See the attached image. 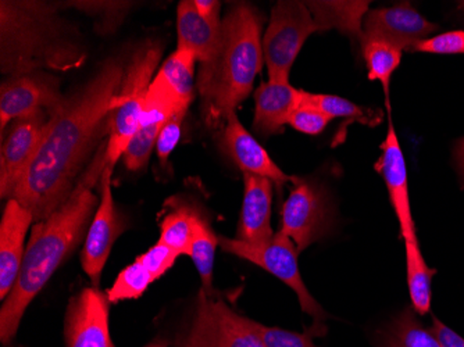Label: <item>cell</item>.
<instances>
[{"instance_id":"1","label":"cell","mask_w":464,"mask_h":347,"mask_svg":"<svg viewBox=\"0 0 464 347\" xmlns=\"http://www.w3.org/2000/svg\"><path fill=\"white\" fill-rule=\"evenodd\" d=\"M124 72L121 59L106 60L52 114L45 138L12 198L31 211L36 223L49 218L67 202L88 161L104 142L102 138L111 134L114 99Z\"/></svg>"},{"instance_id":"2","label":"cell","mask_w":464,"mask_h":347,"mask_svg":"<svg viewBox=\"0 0 464 347\" xmlns=\"http://www.w3.org/2000/svg\"><path fill=\"white\" fill-rule=\"evenodd\" d=\"M106 164L108 140L99 146L67 202L49 218L34 226L20 275L0 310L2 343L9 344L14 339L31 302L45 288L57 268L66 262L90 229L93 211L98 206L93 189L101 182Z\"/></svg>"},{"instance_id":"3","label":"cell","mask_w":464,"mask_h":347,"mask_svg":"<svg viewBox=\"0 0 464 347\" xmlns=\"http://www.w3.org/2000/svg\"><path fill=\"white\" fill-rule=\"evenodd\" d=\"M263 24L256 6L237 4L221 21L218 53L199 64L197 90L203 121L210 130H223L229 114L246 101L263 70Z\"/></svg>"},{"instance_id":"4","label":"cell","mask_w":464,"mask_h":347,"mask_svg":"<svg viewBox=\"0 0 464 347\" xmlns=\"http://www.w3.org/2000/svg\"><path fill=\"white\" fill-rule=\"evenodd\" d=\"M48 2H0V60L6 75L69 72L85 62L77 30Z\"/></svg>"},{"instance_id":"5","label":"cell","mask_w":464,"mask_h":347,"mask_svg":"<svg viewBox=\"0 0 464 347\" xmlns=\"http://www.w3.org/2000/svg\"><path fill=\"white\" fill-rule=\"evenodd\" d=\"M163 46L159 41H146L125 64L124 78L114 99L108 140V164L116 167L140 128V114L150 91Z\"/></svg>"},{"instance_id":"6","label":"cell","mask_w":464,"mask_h":347,"mask_svg":"<svg viewBox=\"0 0 464 347\" xmlns=\"http://www.w3.org/2000/svg\"><path fill=\"white\" fill-rule=\"evenodd\" d=\"M317 31L319 25L304 2L288 0L273 7L262 42L268 81L289 82L295 60L307 38Z\"/></svg>"},{"instance_id":"7","label":"cell","mask_w":464,"mask_h":347,"mask_svg":"<svg viewBox=\"0 0 464 347\" xmlns=\"http://www.w3.org/2000/svg\"><path fill=\"white\" fill-rule=\"evenodd\" d=\"M218 245L223 252L259 265L263 270L283 281L296 294L302 310L306 314L312 315L315 323H320L327 317L323 307L315 302L309 289L304 286L301 271H299V252L288 236L278 231L270 242L262 245L246 244L239 239L218 236Z\"/></svg>"},{"instance_id":"8","label":"cell","mask_w":464,"mask_h":347,"mask_svg":"<svg viewBox=\"0 0 464 347\" xmlns=\"http://www.w3.org/2000/svg\"><path fill=\"white\" fill-rule=\"evenodd\" d=\"M179 347H266L250 318L239 315L215 294L200 291L197 309Z\"/></svg>"},{"instance_id":"9","label":"cell","mask_w":464,"mask_h":347,"mask_svg":"<svg viewBox=\"0 0 464 347\" xmlns=\"http://www.w3.org/2000/svg\"><path fill=\"white\" fill-rule=\"evenodd\" d=\"M295 188L281 207V234L294 242L298 252L320 241L330 232L333 213L328 193L309 179H295Z\"/></svg>"},{"instance_id":"10","label":"cell","mask_w":464,"mask_h":347,"mask_svg":"<svg viewBox=\"0 0 464 347\" xmlns=\"http://www.w3.org/2000/svg\"><path fill=\"white\" fill-rule=\"evenodd\" d=\"M64 98L59 78L49 72L7 75L0 86V130L4 132L14 120L42 111L53 114Z\"/></svg>"},{"instance_id":"11","label":"cell","mask_w":464,"mask_h":347,"mask_svg":"<svg viewBox=\"0 0 464 347\" xmlns=\"http://www.w3.org/2000/svg\"><path fill=\"white\" fill-rule=\"evenodd\" d=\"M113 169V166L106 164L102 172L101 182H99L101 199H99L98 208L91 221L87 239H85V245L81 253V265H82L83 271L90 276L96 288L101 284L102 273H103L104 265L108 263L114 242L127 228L121 216L117 211L113 193H111Z\"/></svg>"},{"instance_id":"12","label":"cell","mask_w":464,"mask_h":347,"mask_svg":"<svg viewBox=\"0 0 464 347\" xmlns=\"http://www.w3.org/2000/svg\"><path fill=\"white\" fill-rule=\"evenodd\" d=\"M52 113L42 111L35 116L14 120L2 143L0 155V192L2 199H12L18 181L30 166L45 138Z\"/></svg>"},{"instance_id":"13","label":"cell","mask_w":464,"mask_h":347,"mask_svg":"<svg viewBox=\"0 0 464 347\" xmlns=\"http://www.w3.org/2000/svg\"><path fill=\"white\" fill-rule=\"evenodd\" d=\"M109 300L99 288H83L70 299L64 320L67 347H114L109 328Z\"/></svg>"},{"instance_id":"14","label":"cell","mask_w":464,"mask_h":347,"mask_svg":"<svg viewBox=\"0 0 464 347\" xmlns=\"http://www.w3.org/2000/svg\"><path fill=\"white\" fill-rule=\"evenodd\" d=\"M181 107L188 106L179 103L173 91L155 75L143 104L140 128L122 156L125 166L130 171H140L145 169L152 155L153 148H156L161 128L166 124L167 120L170 119Z\"/></svg>"},{"instance_id":"15","label":"cell","mask_w":464,"mask_h":347,"mask_svg":"<svg viewBox=\"0 0 464 347\" xmlns=\"http://www.w3.org/2000/svg\"><path fill=\"white\" fill-rule=\"evenodd\" d=\"M435 31L438 25L430 23L411 4H401L369 10L364 17L362 38L382 39L402 52H413L419 42L430 38Z\"/></svg>"},{"instance_id":"16","label":"cell","mask_w":464,"mask_h":347,"mask_svg":"<svg viewBox=\"0 0 464 347\" xmlns=\"http://www.w3.org/2000/svg\"><path fill=\"white\" fill-rule=\"evenodd\" d=\"M221 150L237 164L242 174H253L270 179L276 187L283 188L296 178L286 176L285 172L274 163L266 149L256 138L247 131L239 121L237 111L229 114L221 130Z\"/></svg>"},{"instance_id":"17","label":"cell","mask_w":464,"mask_h":347,"mask_svg":"<svg viewBox=\"0 0 464 347\" xmlns=\"http://www.w3.org/2000/svg\"><path fill=\"white\" fill-rule=\"evenodd\" d=\"M382 158L378 159L374 169L384 178L391 205L401 227V234L403 239H406L416 235V228H414L413 214H411L405 155L391 119L388 121L387 135L384 142L382 143Z\"/></svg>"},{"instance_id":"18","label":"cell","mask_w":464,"mask_h":347,"mask_svg":"<svg viewBox=\"0 0 464 347\" xmlns=\"http://www.w3.org/2000/svg\"><path fill=\"white\" fill-rule=\"evenodd\" d=\"M34 221L30 210L9 199L0 223V299L14 288L25 255V236Z\"/></svg>"},{"instance_id":"19","label":"cell","mask_w":464,"mask_h":347,"mask_svg":"<svg viewBox=\"0 0 464 347\" xmlns=\"http://www.w3.org/2000/svg\"><path fill=\"white\" fill-rule=\"evenodd\" d=\"M244 176V202L237 239L246 244H267L276 232L271 228V203L274 184L253 174Z\"/></svg>"},{"instance_id":"20","label":"cell","mask_w":464,"mask_h":347,"mask_svg":"<svg viewBox=\"0 0 464 347\" xmlns=\"http://www.w3.org/2000/svg\"><path fill=\"white\" fill-rule=\"evenodd\" d=\"M302 90L284 81L263 82L255 92L253 130L260 137L281 134L295 109L301 104Z\"/></svg>"},{"instance_id":"21","label":"cell","mask_w":464,"mask_h":347,"mask_svg":"<svg viewBox=\"0 0 464 347\" xmlns=\"http://www.w3.org/2000/svg\"><path fill=\"white\" fill-rule=\"evenodd\" d=\"M177 49L191 51L199 64H206L218 53L221 25L216 27L200 17L192 0H182L177 6Z\"/></svg>"},{"instance_id":"22","label":"cell","mask_w":464,"mask_h":347,"mask_svg":"<svg viewBox=\"0 0 464 347\" xmlns=\"http://www.w3.org/2000/svg\"><path fill=\"white\" fill-rule=\"evenodd\" d=\"M306 5L320 31L336 28L362 41L370 2H309Z\"/></svg>"},{"instance_id":"23","label":"cell","mask_w":464,"mask_h":347,"mask_svg":"<svg viewBox=\"0 0 464 347\" xmlns=\"http://www.w3.org/2000/svg\"><path fill=\"white\" fill-rule=\"evenodd\" d=\"M406 274L411 294V307L416 314H429L432 302V276L434 268H430L419 246L417 236L406 237Z\"/></svg>"},{"instance_id":"24","label":"cell","mask_w":464,"mask_h":347,"mask_svg":"<svg viewBox=\"0 0 464 347\" xmlns=\"http://www.w3.org/2000/svg\"><path fill=\"white\" fill-rule=\"evenodd\" d=\"M197 56L187 49H177L167 57L156 72V77L163 81L173 91L179 103L191 106L195 99V67Z\"/></svg>"},{"instance_id":"25","label":"cell","mask_w":464,"mask_h":347,"mask_svg":"<svg viewBox=\"0 0 464 347\" xmlns=\"http://www.w3.org/2000/svg\"><path fill=\"white\" fill-rule=\"evenodd\" d=\"M413 309L403 310L385 328L378 347H442L431 328L420 323Z\"/></svg>"},{"instance_id":"26","label":"cell","mask_w":464,"mask_h":347,"mask_svg":"<svg viewBox=\"0 0 464 347\" xmlns=\"http://www.w3.org/2000/svg\"><path fill=\"white\" fill-rule=\"evenodd\" d=\"M361 42L369 78L382 83L387 103H390L391 78L402 62L403 52L382 39L362 38Z\"/></svg>"},{"instance_id":"27","label":"cell","mask_w":464,"mask_h":347,"mask_svg":"<svg viewBox=\"0 0 464 347\" xmlns=\"http://www.w3.org/2000/svg\"><path fill=\"white\" fill-rule=\"evenodd\" d=\"M302 103L319 109L328 119H346L351 122H361V124L374 127L380 124L382 120V111H372L367 107L359 106L348 99L335 95H324V93L301 92Z\"/></svg>"},{"instance_id":"28","label":"cell","mask_w":464,"mask_h":347,"mask_svg":"<svg viewBox=\"0 0 464 347\" xmlns=\"http://www.w3.org/2000/svg\"><path fill=\"white\" fill-rule=\"evenodd\" d=\"M218 245V235L213 232L212 227L205 217L199 214L195 223L194 241H192L189 257L192 258L202 279V291L208 294H213V270H215Z\"/></svg>"},{"instance_id":"29","label":"cell","mask_w":464,"mask_h":347,"mask_svg":"<svg viewBox=\"0 0 464 347\" xmlns=\"http://www.w3.org/2000/svg\"><path fill=\"white\" fill-rule=\"evenodd\" d=\"M198 216L199 213L189 206H179L174 208L163 218L159 242L170 247L179 255H189Z\"/></svg>"},{"instance_id":"30","label":"cell","mask_w":464,"mask_h":347,"mask_svg":"<svg viewBox=\"0 0 464 347\" xmlns=\"http://www.w3.org/2000/svg\"><path fill=\"white\" fill-rule=\"evenodd\" d=\"M155 281L158 278L143 263L142 258L138 257L132 265L119 274L113 286L106 292V296L111 303L138 299Z\"/></svg>"},{"instance_id":"31","label":"cell","mask_w":464,"mask_h":347,"mask_svg":"<svg viewBox=\"0 0 464 347\" xmlns=\"http://www.w3.org/2000/svg\"><path fill=\"white\" fill-rule=\"evenodd\" d=\"M64 7H72L90 15L95 21L96 33L113 34L122 21L125 20L130 10H131V2H66L62 4Z\"/></svg>"},{"instance_id":"32","label":"cell","mask_w":464,"mask_h":347,"mask_svg":"<svg viewBox=\"0 0 464 347\" xmlns=\"http://www.w3.org/2000/svg\"><path fill=\"white\" fill-rule=\"evenodd\" d=\"M252 328L262 339L266 347H317L313 343L312 335L309 333H298L277 327H267L253 320Z\"/></svg>"},{"instance_id":"33","label":"cell","mask_w":464,"mask_h":347,"mask_svg":"<svg viewBox=\"0 0 464 347\" xmlns=\"http://www.w3.org/2000/svg\"><path fill=\"white\" fill-rule=\"evenodd\" d=\"M187 113L188 107H181L170 119L167 120L166 124L161 128L155 148L156 151H158L161 167H166L169 158H170L176 146L179 145V138H181L182 124H184Z\"/></svg>"},{"instance_id":"34","label":"cell","mask_w":464,"mask_h":347,"mask_svg":"<svg viewBox=\"0 0 464 347\" xmlns=\"http://www.w3.org/2000/svg\"><path fill=\"white\" fill-rule=\"evenodd\" d=\"M328 122H330V119L323 111L301 101V104L292 113L288 125L302 134L315 137V135L325 131Z\"/></svg>"},{"instance_id":"35","label":"cell","mask_w":464,"mask_h":347,"mask_svg":"<svg viewBox=\"0 0 464 347\" xmlns=\"http://www.w3.org/2000/svg\"><path fill=\"white\" fill-rule=\"evenodd\" d=\"M413 52L432 54H463L464 31H448L440 35L424 39L414 46Z\"/></svg>"},{"instance_id":"36","label":"cell","mask_w":464,"mask_h":347,"mask_svg":"<svg viewBox=\"0 0 464 347\" xmlns=\"http://www.w3.org/2000/svg\"><path fill=\"white\" fill-rule=\"evenodd\" d=\"M140 257L142 258L143 263L148 265V268L152 271L153 275L159 279L173 267L179 255L171 250L170 247L166 246V245L158 242L155 246L150 247L148 252L143 253Z\"/></svg>"},{"instance_id":"37","label":"cell","mask_w":464,"mask_h":347,"mask_svg":"<svg viewBox=\"0 0 464 347\" xmlns=\"http://www.w3.org/2000/svg\"><path fill=\"white\" fill-rule=\"evenodd\" d=\"M431 331L435 333L442 347H464V338L447 327L438 318L434 317V320H432Z\"/></svg>"},{"instance_id":"38","label":"cell","mask_w":464,"mask_h":347,"mask_svg":"<svg viewBox=\"0 0 464 347\" xmlns=\"http://www.w3.org/2000/svg\"><path fill=\"white\" fill-rule=\"evenodd\" d=\"M194 4L195 9L199 13L200 17L205 18L210 24L220 27L221 21H223L220 18V2H216V0H194Z\"/></svg>"},{"instance_id":"39","label":"cell","mask_w":464,"mask_h":347,"mask_svg":"<svg viewBox=\"0 0 464 347\" xmlns=\"http://www.w3.org/2000/svg\"><path fill=\"white\" fill-rule=\"evenodd\" d=\"M453 160H455L456 171H458L461 187L464 188V138L456 142L455 149H453Z\"/></svg>"},{"instance_id":"40","label":"cell","mask_w":464,"mask_h":347,"mask_svg":"<svg viewBox=\"0 0 464 347\" xmlns=\"http://www.w3.org/2000/svg\"><path fill=\"white\" fill-rule=\"evenodd\" d=\"M145 347H167V343L164 341H161V339H159V341L152 342V343L146 344Z\"/></svg>"},{"instance_id":"41","label":"cell","mask_w":464,"mask_h":347,"mask_svg":"<svg viewBox=\"0 0 464 347\" xmlns=\"http://www.w3.org/2000/svg\"><path fill=\"white\" fill-rule=\"evenodd\" d=\"M460 9L464 10V2H463V4H460Z\"/></svg>"}]
</instances>
